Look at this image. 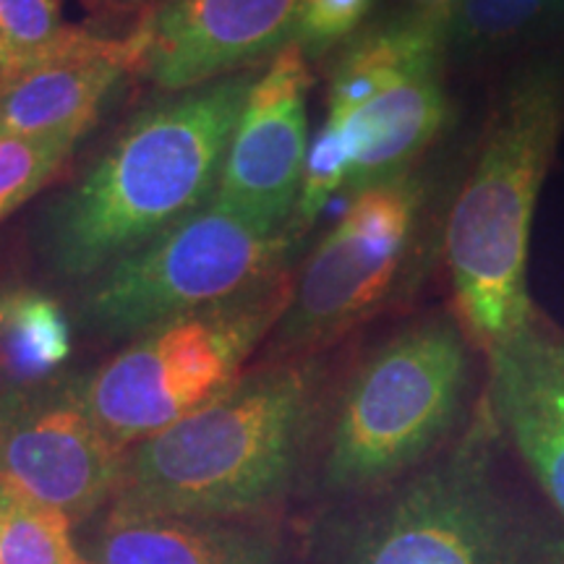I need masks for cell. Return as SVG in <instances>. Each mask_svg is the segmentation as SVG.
<instances>
[{"instance_id": "6da1fadb", "label": "cell", "mask_w": 564, "mask_h": 564, "mask_svg": "<svg viewBox=\"0 0 564 564\" xmlns=\"http://www.w3.org/2000/svg\"><path fill=\"white\" fill-rule=\"evenodd\" d=\"M327 405L322 356L267 358L220 398L126 449L108 510L285 520L312 489Z\"/></svg>"}, {"instance_id": "7a4b0ae2", "label": "cell", "mask_w": 564, "mask_h": 564, "mask_svg": "<svg viewBox=\"0 0 564 564\" xmlns=\"http://www.w3.org/2000/svg\"><path fill=\"white\" fill-rule=\"evenodd\" d=\"M257 76L259 68L243 70L139 110L42 215L47 267L91 280L212 202Z\"/></svg>"}, {"instance_id": "3957f363", "label": "cell", "mask_w": 564, "mask_h": 564, "mask_svg": "<svg viewBox=\"0 0 564 564\" xmlns=\"http://www.w3.org/2000/svg\"><path fill=\"white\" fill-rule=\"evenodd\" d=\"M481 400L463 434L387 489L322 507L312 564H564V531L520 499Z\"/></svg>"}, {"instance_id": "277c9868", "label": "cell", "mask_w": 564, "mask_h": 564, "mask_svg": "<svg viewBox=\"0 0 564 564\" xmlns=\"http://www.w3.org/2000/svg\"><path fill=\"white\" fill-rule=\"evenodd\" d=\"M564 133V68L535 61L494 102L444 228L455 319L486 352L523 329L535 306L528 257L541 188Z\"/></svg>"}, {"instance_id": "5b68a950", "label": "cell", "mask_w": 564, "mask_h": 564, "mask_svg": "<svg viewBox=\"0 0 564 564\" xmlns=\"http://www.w3.org/2000/svg\"><path fill=\"white\" fill-rule=\"evenodd\" d=\"M474 343L455 314L408 322L371 348L327 405L312 491L348 505L434 460L468 426Z\"/></svg>"}, {"instance_id": "8992f818", "label": "cell", "mask_w": 564, "mask_h": 564, "mask_svg": "<svg viewBox=\"0 0 564 564\" xmlns=\"http://www.w3.org/2000/svg\"><path fill=\"white\" fill-rule=\"evenodd\" d=\"M291 267L249 291L133 337L87 371V403L121 453L186 419L236 384L293 295Z\"/></svg>"}, {"instance_id": "52a82bcc", "label": "cell", "mask_w": 564, "mask_h": 564, "mask_svg": "<svg viewBox=\"0 0 564 564\" xmlns=\"http://www.w3.org/2000/svg\"><path fill=\"white\" fill-rule=\"evenodd\" d=\"M299 243L291 228H264L212 199L95 274L79 299V322L89 335L129 343L288 270Z\"/></svg>"}, {"instance_id": "ba28073f", "label": "cell", "mask_w": 564, "mask_h": 564, "mask_svg": "<svg viewBox=\"0 0 564 564\" xmlns=\"http://www.w3.org/2000/svg\"><path fill=\"white\" fill-rule=\"evenodd\" d=\"M423 199V183L411 173L352 194L295 278L270 358L319 356L373 316L411 257Z\"/></svg>"}, {"instance_id": "9c48e42d", "label": "cell", "mask_w": 564, "mask_h": 564, "mask_svg": "<svg viewBox=\"0 0 564 564\" xmlns=\"http://www.w3.org/2000/svg\"><path fill=\"white\" fill-rule=\"evenodd\" d=\"M123 453L87 403V371L0 394V486L66 512L76 528L102 512Z\"/></svg>"}, {"instance_id": "30bf717a", "label": "cell", "mask_w": 564, "mask_h": 564, "mask_svg": "<svg viewBox=\"0 0 564 564\" xmlns=\"http://www.w3.org/2000/svg\"><path fill=\"white\" fill-rule=\"evenodd\" d=\"M308 87V61L291 42L251 84L212 199L264 228H291L312 141Z\"/></svg>"}, {"instance_id": "8fae6325", "label": "cell", "mask_w": 564, "mask_h": 564, "mask_svg": "<svg viewBox=\"0 0 564 564\" xmlns=\"http://www.w3.org/2000/svg\"><path fill=\"white\" fill-rule=\"evenodd\" d=\"M303 0H160L141 13V76L175 95L270 63L293 42Z\"/></svg>"}, {"instance_id": "7c38bea8", "label": "cell", "mask_w": 564, "mask_h": 564, "mask_svg": "<svg viewBox=\"0 0 564 564\" xmlns=\"http://www.w3.org/2000/svg\"><path fill=\"white\" fill-rule=\"evenodd\" d=\"M484 356L486 413L564 528V335L535 314Z\"/></svg>"}, {"instance_id": "4fadbf2b", "label": "cell", "mask_w": 564, "mask_h": 564, "mask_svg": "<svg viewBox=\"0 0 564 564\" xmlns=\"http://www.w3.org/2000/svg\"><path fill=\"white\" fill-rule=\"evenodd\" d=\"M144 24L123 37L70 26L51 53L0 89V137L84 139L126 79L144 70Z\"/></svg>"}, {"instance_id": "5bb4252c", "label": "cell", "mask_w": 564, "mask_h": 564, "mask_svg": "<svg viewBox=\"0 0 564 564\" xmlns=\"http://www.w3.org/2000/svg\"><path fill=\"white\" fill-rule=\"evenodd\" d=\"M84 564H312L306 535L272 518H175L105 507L76 528Z\"/></svg>"}, {"instance_id": "9a60e30c", "label": "cell", "mask_w": 564, "mask_h": 564, "mask_svg": "<svg viewBox=\"0 0 564 564\" xmlns=\"http://www.w3.org/2000/svg\"><path fill=\"white\" fill-rule=\"evenodd\" d=\"M442 68L421 70L394 84L348 116H327L343 131L350 152L348 192L394 181L411 173L447 123Z\"/></svg>"}, {"instance_id": "2e32d148", "label": "cell", "mask_w": 564, "mask_h": 564, "mask_svg": "<svg viewBox=\"0 0 564 564\" xmlns=\"http://www.w3.org/2000/svg\"><path fill=\"white\" fill-rule=\"evenodd\" d=\"M447 42V24L423 11L356 34L329 70L327 116H348L408 76L442 68Z\"/></svg>"}, {"instance_id": "e0dca14e", "label": "cell", "mask_w": 564, "mask_h": 564, "mask_svg": "<svg viewBox=\"0 0 564 564\" xmlns=\"http://www.w3.org/2000/svg\"><path fill=\"white\" fill-rule=\"evenodd\" d=\"M74 327L51 293L0 288V394L42 387L68 373Z\"/></svg>"}, {"instance_id": "ac0fdd59", "label": "cell", "mask_w": 564, "mask_h": 564, "mask_svg": "<svg viewBox=\"0 0 564 564\" xmlns=\"http://www.w3.org/2000/svg\"><path fill=\"white\" fill-rule=\"evenodd\" d=\"M0 564H84L66 512L0 486Z\"/></svg>"}, {"instance_id": "d6986e66", "label": "cell", "mask_w": 564, "mask_h": 564, "mask_svg": "<svg viewBox=\"0 0 564 564\" xmlns=\"http://www.w3.org/2000/svg\"><path fill=\"white\" fill-rule=\"evenodd\" d=\"M564 11V0H455L447 37L463 51L518 40Z\"/></svg>"}, {"instance_id": "ffe728a7", "label": "cell", "mask_w": 564, "mask_h": 564, "mask_svg": "<svg viewBox=\"0 0 564 564\" xmlns=\"http://www.w3.org/2000/svg\"><path fill=\"white\" fill-rule=\"evenodd\" d=\"M79 141L0 137V223L24 207L68 165Z\"/></svg>"}, {"instance_id": "44dd1931", "label": "cell", "mask_w": 564, "mask_h": 564, "mask_svg": "<svg viewBox=\"0 0 564 564\" xmlns=\"http://www.w3.org/2000/svg\"><path fill=\"white\" fill-rule=\"evenodd\" d=\"M350 181V152L345 144L343 131L333 121L324 118L316 137L308 141L306 165H303L301 194L295 202V212L291 217V230L303 238L306 230L316 223L327 202L337 192L348 188Z\"/></svg>"}, {"instance_id": "7402d4cb", "label": "cell", "mask_w": 564, "mask_h": 564, "mask_svg": "<svg viewBox=\"0 0 564 564\" xmlns=\"http://www.w3.org/2000/svg\"><path fill=\"white\" fill-rule=\"evenodd\" d=\"M68 32L61 0H0V34L19 74L51 53Z\"/></svg>"}, {"instance_id": "603a6c76", "label": "cell", "mask_w": 564, "mask_h": 564, "mask_svg": "<svg viewBox=\"0 0 564 564\" xmlns=\"http://www.w3.org/2000/svg\"><path fill=\"white\" fill-rule=\"evenodd\" d=\"M373 9V0H303L295 19L293 45L306 61L324 58L350 42Z\"/></svg>"}, {"instance_id": "cb8c5ba5", "label": "cell", "mask_w": 564, "mask_h": 564, "mask_svg": "<svg viewBox=\"0 0 564 564\" xmlns=\"http://www.w3.org/2000/svg\"><path fill=\"white\" fill-rule=\"evenodd\" d=\"M84 9L91 13H112V11H131L139 9L141 0H82Z\"/></svg>"}, {"instance_id": "d4e9b609", "label": "cell", "mask_w": 564, "mask_h": 564, "mask_svg": "<svg viewBox=\"0 0 564 564\" xmlns=\"http://www.w3.org/2000/svg\"><path fill=\"white\" fill-rule=\"evenodd\" d=\"M17 76H19V66H17V61H13L9 45H6L3 34H0V89L9 87Z\"/></svg>"}, {"instance_id": "484cf974", "label": "cell", "mask_w": 564, "mask_h": 564, "mask_svg": "<svg viewBox=\"0 0 564 564\" xmlns=\"http://www.w3.org/2000/svg\"><path fill=\"white\" fill-rule=\"evenodd\" d=\"M419 3V11L429 13V17L440 19L442 24L449 26V17H453L455 0H415Z\"/></svg>"}, {"instance_id": "4316f807", "label": "cell", "mask_w": 564, "mask_h": 564, "mask_svg": "<svg viewBox=\"0 0 564 564\" xmlns=\"http://www.w3.org/2000/svg\"><path fill=\"white\" fill-rule=\"evenodd\" d=\"M154 3H160V0H141L139 9H150V6H154Z\"/></svg>"}]
</instances>
